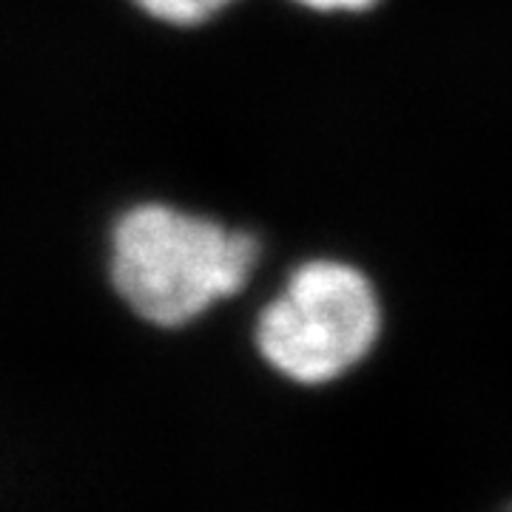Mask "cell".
I'll use <instances>...</instances> for the list:
<instances>
[{"instance_id":"6da1fadb","label":"cell","mask_w":512,"mask_h":512,"mask_svg":"<svg viewBox=\"0 0 512 512\" xmlns=\"http://www.w3.org/2000/svg\"><path fill=\"white\" fill-rule=\"evenodd\" d=\"M256 259L251 234L160 202L126 211L111 234V282L157 328H183L242 291Z\"/></svg>"},{"instance_id":"7a4b0ae2","label":"cell","mask_w":512,"mask_h":512,"mask_svg":"<svg viewBox=\"0 0 512 512\" xmlns=\"http://www.w3.org/2000/svg\"><path fill=\"white\" fill-rule=\"evenodd\" d=\"M379 328L370 279L345 262L313 259L259 313L256 348L291 382L328 384L365 359Z\"/></svg>"},{"instance_id":"3957f363","label":"cell","mask_w":512,"mask_h":512,"mask_svg":"<svg viewBox=\"0 0 512 512\" xmlns=\"http://www.w3.org/2000/svg\"><path fill=\"white\" fill-rule=\"evenodd\" d=\"M146 15L171 26H200L217 18L234 0H134Z\"/></svg>"},{"instance_id":"277c9868","label":"cell","mask_w":512,"mask_h":512,"mask_svg":"<svg viewBox=\"0 0 512 512\" xmlns=\"http://www.w3.org/2000/svg\"><path fill=\"white\" fill-rule=\"evenodd\" d=\"M313 12H365L379 0H296Z\"/></svg>"},{"instance_id":"5b68a950","label":"cell","mask_w":512,"mask_h":512,"mask_svg":"<svg viewBox=\"0 0 512 512\" xmlns=\"http://www.w3.org/2000/svg\"><path fill=\"white\" fill-rule=\"evenodd\" d=\"M510 512H512V510H510Z\"/></svg>"}]
</instances>
